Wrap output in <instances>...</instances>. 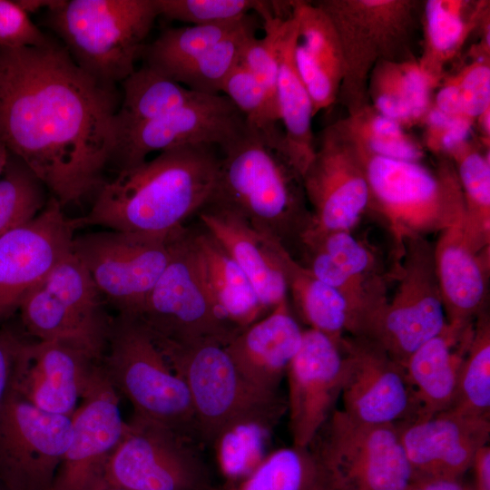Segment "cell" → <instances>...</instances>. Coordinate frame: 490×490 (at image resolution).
Here are the masks:
<instances>
[{
	"instance_id": "obj_1",
	"label": "cell",
	"mask_w": 490,
	"mask_h": 490,
	"mask_svg": "<svg viewBox=\"0 0 490 490\" xmlns=\"http://www.w3.org/2000/svg\"><path fill=\"white\" fill-rule=\"evenodd\" d=\"M118 95L51 38L0 49V141L64 207L104 181L116 142Z\"/></svg>"
},
{
	"instance_id": "obj_2",
	"label": "cell",
	"mask_w": 490,
	"mask_h": 490,
	"mask_svg": "<svg viewBox=\"0 0 490 490\" xmlns=\"http://www.w3.org/2000/svg\"><path fill=\"white\" fill-rule=\"evenodd\" d=\"M219 164L217 147L185 145L119 171L98 188L90 211L77 218L79 228L172 235L211 199Z\"/></svg>"
},
{
	"instance_id": "obj_3",
	"label": "cell",
	"mask_w": 490,
	"mask_h": 490,
	"mask_svg": "<svg viewBox=\"0 0 490 490\" xmlns=\"http://www.w3.org/2000/svg\"><path fill=\"white\" fill-rule=\"evenodd\" d=\"M303 195L301 177L285 157L281 142L247 124L239 139L220 151L209 201L238 213L289 253L292 244L301 246L311 222Z\"/></svg>"
},
{
	"instance_id": "obj_4",
	"label": "cell",
	"mask_w": 490,
	"mask_h": 490,
	"mask_svg": "<svg viewBox=\"0 0 490 490\" xmlns=\"http://www.w3.org/2000/svg\"><path fill=\"white\" fill-rule=\"evenodd\" d=\"M152 338L187 386L201 443L212 445L222 431L240 422L273 428L287 413L286 398L249 382L223 344L209 339L178 344Z\"/></svg>"
},
{
	"instance_id": "obj_5",
	"label": "cell",
	"mask_w": 490,
	"mask_h": 490,
	"mask_svg": "<svg viewBox=\"0 0 490 490\" xmlns=\"http://www.w3.org/2000/svg\"><path fill=\"white\" fill-rule=\"evenodd\" d=\"M158 16L156 0H64L45 24L80 68L115 85L135 70Z\"/></svg>"
},
{
	"instance_id": "obj_6",
	"label": "cell",
	"mask_w": 490,
	"mask_h": 490,
	"mask_svg": "<svg viewBox=\"0 0 490 490\" xmlns=\"http://www.w3.org/2000/svg\"><path fill=\"white\" fill-rule=\"evenodd\" d=\"M102 365L118 394L132 406L134 415L200 442L186 384L136 316L118 313L113 317Z\"/></svg>"
},
{
	"instance_id": "obj_7",
	"label": "cell",
	"mask_w": 490,
	"mask_h": 490,
	"mask_svg": "<svg viewBox=\"0 0 490 490\" xmlns=\"http://www.w3.org/2000/svg\"><path fill=\"white\" fill-rule=\"evenodd\" d=\"M351 143L366 174L368 207L387 221L398 254L407 239L439 232L464 217L465 201L454 167L435 174L420 162L377 156Z\"/></svg>"
},
{
	"instance_id": "obj_8",
	"label": "cell",
	"mask_w": 490,
	"mask_h": 490,
	"mask_svg": "<svg viewBox=\"0 0 490 490\" xmlns=\"http://www.w3.org/2000/svg\"><path fill=\"white\" fill-rule=\"evenodd\" d=\"M323 490H407L413 475L397 426L335 408L309 446Z\"/></svg>"
},
{
	"instance_id": "obj_9",
	"label": "cell",
	"mask_w": 490,
	"mask_h": 490,
	"mask_svg": "<svg viewBox=\"0 0 490 490\" xmlns=\"http://www.w3.org/2000/svg\"><path fill=\"white\" fill-rule=\"evenodd\" d=\"M331 19L342 48L345 72L338 101L348 114L369 104L368 82L380 61L404 55L416 21L409 0H322L316 3Z\"/></svg>"
},
{
	"instance_id": "obj_10",
	"label": "cell",
	"mask_w": 490,
	"mask_h": 490,
	"mask_svg": "<svg viewBox=\"0 0 490 490\" xmlns=\"http://www.w3.org/2000/svg\"><path fill=\"white\" fill-rule=\"evenodd\" d=\"M136 317L154 338L178 344L209 339L225 346L240 331L211 296L191 227L172 240L169 262Z\"/></svg>"
},
{
	"instance_id": "obj_11",
	"label": "cell",
	"mask_w": 490,
	"mask_h": 490,
	"mask_svg": "<svg viewBox=\"0 0 490 490\" xmlns=\"http://www.w3.org/2000/svg\"><path fill=\"white\" fill-rule=\"evenodd\" d=\"M18 311L24 331L35 339L68 343L103 359L113 317L73 250L25 297Z\"/></svg>"
},
{
	"instance_id": "obj_12",
	"label": "cell",
	"mask_w": 490,
	"mask_h": 490,
	"mask_svg": "<svg viewBox=\"0 0 490 490\" xmlns=\"http://www.w3.org/2000/svg\"><path fill=\"white\" fill-rule=\"evenodd\" d=\"M399 259L394 295L356 337L375 343L404 368L409 357L441 333L447 322L433 245L423 236L410 237L404 241Z\"/></svg>"
},
{
	"instance_id": "obj_13",
	"label": "cell",
	"mask_w": 490,
	"mask_h": 490,
	"mask_svg": "<svg viewBox=\"0 0 490 490\" xmlns=\"http://www.w3.org/2000/svg\"><path fill=\"white\" fill-rule=\"evenodd\" d=\"M181 230L169 236L113 230L89 232L74 236L73 252L103 298L118 313L136 316L165 270L172 241Z\"/></svg>"
},
{
	"instance_id": "obj_14",
	"label": "cell",
	"mask_w": 490,
	"mask_h": 490,
	"mask_svg": "<svg viewBox=\"0 0 490 490\" xmlns=\"http://www.w3.org/2000/svg\"><path fill=\"white\" fill-rule=\"evenodd\" d=\"M197 443L136 416L105 472V490H209L210 476Z\"/></svg>"
},
{
	"instance_id": "obj_15",
	"label": "cell",
	"mask_w": 490,
	"mask_h": 490,
	"mask_svg": "<svg viewBox=\"0 0 490 490\" xmlns=\"http://www.w3.org/2000/svg\"><path fill=\"white\" fill-rule=\"evenodd\" d=\"M72 438V417L43 411L11 390L0 408V484L51 490Z\"/></svg>"
},
{
	"instance_id": "obj_16",
	"label": "cell",
	"mask_w": 490,
	"mask_h": 490,
	"mask_svg": "<svg viewBox=\"0 0 490 490\" xmlns=\"http://www.w3.org/2000/svg\"><path fill=\"white\" fill-rule=\"evenodd\" d=\"M246 128L244 116L227 96L200 94L180 109L120 132L110 163L119 172L145 162L152 152L185 145H211L221 151Z\"/></svg>"
},
{
	"instance_id": "obj_17",
	"label": "cell",
	"mask_w": 490,
	"mask_h": 490,
	"mask_svg": "<svg viewBox=\"0 0 490 490\" xmlns=\"http://www.w3.org/2000/svg\"><path fill=\"white\" fill-rule=\"evenodd\" d=\"M319 146L301 177L312 206L304 240L332 231L348 230L369 205L364 168L351 142L336 122L326 127Z\"/></svg>"
},
{
	"instance_id": "obj_18",
	"label": "cell",
	"mask_w": 490,
	"mask_h": 490,
	"mask_svg": "<svg viewBox=\"0 0 490 490\" xmlns=\"http://www.w3.org/2000/svg\"><path fill=\"white\" fill-rule=\"evenodd\" d=\"M77 229V218L51 196L33 220L0 238V324L72 252Z\"/></svg>"
},
{
	"instance_id": "obj_19",
	"label": "cell",
	"mask_w": 490,
	"mask_h": 490,
	"mask_svg": "<svg viewBox=\"0 0 490 490\" xmlns=\"http://www.w3.org/2000/svg\"><path fill=\"white\" fill-rule=\"evenodd\" d=\"M341 395L343 411L366 424H398L418 415V404L405 368L364 338L344 336Z\"/></svg>"
},
{
	"instance_id": "obj_20",
	"label": "cell",
	"mask_w": 490,
	"mask_h": 490,
	"mask_svg": "<svg viewBox=\"0 0 490 490\" xmlns=\"http://www.w3.org/2000/svg\"><path fill=\"white\" fill-rule=\"evenodd\" d=\"M103 373L102 360L84 349L61 341L26 339L12 390L43 411L72 417Z\"/></svg>"
},
{
	"instance_id": "obj_21",
	"label": "cell",
	"mask_w": 490,
	"mask_h": 490,
	"mask_svg": "<svg viewBox=\"0 0 490 490\" xmlns=\"http://www.w3.org/2000/svg\"><path fill=\"white\" fill-rule=\"evenodd\" d=\"M128 428L105 372L72 416V438L51 490H105V472Z\"/></svg>"
},
{
	"instance_id": "obj_22",
	"label": "cell",
	"mask_w": 490,
	"mask_h": 490,
	"mask_svg": "<svg viewBox=\"0 0 490 490\" xmlns=\"http://www.w3.org/2000/svg\"><path fill=\"white\" fill-rule=\"evenodd\" d=\"M343 374L339 344L316 329H304L300 348L285 376L293 446L307 447L331 415L341 395Z\"/></svg>"
},
{
	"instance_id": "obj_23",
	"label": "cell",
	"mask_w": 490,
	"mask_h": 490,
	"mask_svg": "<svg viewBox=\"0 0 490 490\" xmlns=\"http://www.w3.org/2000/svg\"><path fill=\"white\" fill-rule=\"evenodd\" d=\"M396 426L413 478H463L490 437V419L451 409Z\"/></svg>"
},
{
	"instance_id": "obj_24",
	"label": "cell",
	"mask_w": 490,
	"mask_h": 490,
	"mask_svg": "<svg viewBox=\"0 0 490 490\" xmlns=\"http://www.w3.org/2000/svg\"><path fill=\"white\" fill-rule=\"evenodd\" d=\"M465 215L439 231L433 245L446 322L456 328L472 325L485 311L489 269V246L467 230Z\"/></svg>"
},
{
	"instance_id": "obj_25",
	"label": "cell",
	"mask_w": 490,
	"mask_h": 490,
	"mask_svg": "<svg viewBox=\"0 0 490 490\" xmlns=\"http://www.w3.org/2000/svg\"><path fill=\"white\" fill-rule=\"evenodd\" d=\"M303 330L287 299L224 347L249 382L265 391L279 392V384L300 348Z\"/></svg>"
},
{
	"instance_id": "obj_26",
	"label": "cell",
	"mask_w": 490,
	"mask_h": 490,
	"mask_svg": "<svg viewBox=\"0 0 490 490\" xmlns=\"http://www.w3.org/2000/svg\"><path fill=\"white\" fill-rule=\"evenodd\" d=\"M196 216L200 224L246 274L269 312L289 299L272 239L260 233L238 213L211 201Z\"/></svg>"
},
{
	"instance_id": "obj_27",
	"label": "cell",
	"mask_w": 490,
	"mask_h": 490,
	"mask_svg": "<svg viewBox=\"0 0 490 490\" xmlns=\"http://www.w3.org/2000/svg\"><path fill=\"white\" fill-rule=\"evenodd\" d=\"M289 2L298 28L295 64L315 116L338 100L345 72L342 48L331 19L316 3Z\"/></svg>"
},
{
	"instance_id": "obj_28",
	"label": "cell",
	"mask_w": 490,
	"mask_h": 490,
	"mask_svg": "<svg viewBox=\"0 0 490 490\" xmlns=\"http://www.w3.org/2000/svg\"><path fill=\"white\" fill-rule=\"evenodd\" d=\"M474 324L466 328L446 325L406 362L404 368L418 404L416 417L429 416L452 407Z\"/></svg>"
},
{
	"instance_id": "obj_29",
	"label": "cell",
	"mask_w": 490,
	"mask_h": 490,
	"mask_svg": "<svg viewBox=\"0 0 490 490\" xmlns=\"http://www.w3.org/2000/svg\"><path fill=\"white\" fill-rule=\"evenodd\" d=\"M297 38V22L290 11L279 29L277 105L279 122L283 125L286 157L302 177L315 155L316 146L312 132L314 113L311 99L295 64Z\"/></svg>"
},
{
	"instance_id": "obj_30",
	"label": "cell",
	"mask_w": 490,
	"mask_h": 490,
	"mask_svg": "<svg viewBox=\"0 0 490 490\" xmlns=\"http://www.w3.org/2000/svg\"><path fill=\"white\" fill-rule=\"evenodd\" d=\"M191 228L209 291L225 320L241 330L266 316L269 311L238 264L201 224Z\"/></svg>"
},
{
	"instance_id": "obj_31",
	"label": "cell",
	"mask_w": 490,
	"mask_h": 490,
	"mask_svg": "<svg viewBox=\"0 0 490 490\" xmlns=\"http://www.w3.org/2000/svg\"><path fill=\"white\" fill-rule=\"evenodd\" d=\"M282 270L288 295L310 328L339 344L345 333L350 334L354 315L348 301L335 289L318 279L294 258L279 241L272 240Z\"/></svg>"
},
{
	"instance_id": "obj_32",
	"label": "cell",
	"mask_w": 490,
	"mask_h": 490,
	"mask_svg": "<svg viewBox=\"0 0 490 490\" xmlns=\"http://www.w3.org/2000/svg\"><path fill=\"white\" fill-rule=\"evenodd\" d=\"M436 87L413 58L380 61L369 74L368 96L377 113L405 128L423 122Z\"/></svg>"
},
{
	"instance_id": "obj_33",
	"label": "cell",
	"mask_w": 490,
	"mask_h": 490,
	"mask_svg": "<svg viewBox=\"0 0 490 490\" xmlns=\"http://www.w3.org/2000/svg\"><path fill=\"white\" fill-rule=\"evenodd\" d=\"M486 4L470 1L428 0L424 5V50L418 61L438 86L444 68L459 52L477 25Z\"/></svg>"
},
{
	"instance_id": "obj_34",
	"label": "cell",
	"mask_w": 490,
	"mask_h": 490,
	"mask_svg": "<svg viewBox=\"0 0 490 490\" xmlns=\"http://www.w3.org/2000/svg\"><path fill=\"white\" fill-rule=\"evenodd\" d=\"M122 84V102L115 115L116 137L129 128L180 109L202 94L146 65L135 69Z\"/></svg>"
},
{
	"instance_id": "obj_35",
	"label": "cell",
	"mask_w": 490,
	"mask_h": 490,
	"mask_svg": "<svg viewBox=\"0 0 490 490\" xmlns=\"http://www.w3.org/2000/svg\"><path fill=\"white\" fill-rule=\"evenodd\" d=\"M248 15L218 24L165 28L146 44L142 55L144 65L172 80L208 49L237 30Z\"/></svg>"
},
{
	"instance_id": "obj_36",
	"label": "cell",
	"mask_w": 490,
	"mask_h": 490,
	"mask_svg": "<svg viewBox=\"0 0 490 490\" xmlns=\"http://www.w3.org/2000/svg\"><path fill=\"white\" fill-rule=\"evenodd\" d=\"M459 414L490 419V321L485 310L475 319L459 372L452 407Z\"/></svg>"
},
{
	"instance_id": "obj_37",
	"label": "cell",
	"mask_w": 490,
	"mask_h": 490,
	"mask_svg": "<svg viewBox=\"0 0 490 490\" xmlns=\"http://www.w3.org/2000/svg\"><path fill=\"white\" fill-rule=\"evenodd\" d=\"M225 490H323L308 447L291 446L269 453L245 478Z\"/></svg>"
},
{
	"instance_id": "obj_38",
	"label": "cell",
	"mask_w": 490,
	"mask_h": 490,
	"mask_svg": "<svg viewBox=\"0 0 490 490\" xmlns=\"http://www.w3.org/2000/svg\"><path fill=\"white\" fill-rule=\"evenodd\" d=\"M336 122L352 142L375 155L407 162H420L424 156L422 147L404 127L370 103Z\"/></svg>"
},
{
	"instance_id": "obj_39",
	"label": "cell",
	"mask_w": 490,
	"mask_h": 490,
	"mask_svg": "<svg viewBox=\"0 0 490 490\" xmlns=\"http://www.w3.org/2000/svg\"><path fill=\"white\" fill-rule=\"evenodd\" d=\"M258 18L255 13L249 14L237 30L208 49L172 80L198 93L220 94L224 81L239 64L245 43L256 35Z\"/></svg>"
},
{
	"instance_id": "obj_40",
	"label": "cell",
	"mask_w": 490,
	"mask_h": 490,
	"mask_svg": "<svg viewBox=\"0 0 490 490\" xmlns=\"http://www.w3.org/2000/svg\"><path fill=\"white\" fill-rule=\"evenodd\" d=\"M465 201V223L468 231L481 242L490 240V163L469 141L450 153Z\"/></svg>"
},
{
	"instance_id": "obj_41",
	"label": "cell",
	"mask_w": 490,
	"mask_h": 490,
	"mask_svg": "<svg viewBox=\"0 0 490 490\" xmlns=\"http://www.w3.org/2000/svg\"><path fill=\"white\" fill-rule=\"evenodd\" d=\"M46 190L34 172L9 152L0 177V238L33 220L44 208Z\"/></svg>"
},
{
	"instance_id": "obj_42",
	"label": "cell",
	"mask_w": 490,
	"mask_h": 490,
	"mask_svg": "<svg viewBox=\"0 0 490 490\" xmlns=\"http://www.w3.org/2000/svg\"><path fill=\"white\" fill-rule=\"evenodd\" d=\"M272 427L258 422H240L222 431L212 443L220 469L237 483L250 475L266 457Z\"/></svg>"
},
{
	"instance_id": "obj_43",
	"label": "cell",
	"mask_w": 490,
	"mask_h": 490,
	"mask_svg": "<svg viewBox=\"0 0 490 490\" xmlns=\"http://www.w3.org/2000/svg\"><path fill=\"white\" fill-rule=\"evenodd\" d=\"M302 249L313 247L327 254L345 273L372 291L387 297L385 278L375 253L348 230L328 232L308 239Z\"/></svg>"
},
{
	"instance_id": "obj_44",
	"label": "cell",
	"mask_w": 490,
	"mask_h": 490,
	"mask_svg": "<svg viewBox=\"0 0 490 490\" xmlns=\"http://www.w3.org/2000/svg\"><path fill=\"white\" fill-rule=\"evenodd\" d=\"M223 93L244 116L246 123L270 139L283 142V133L278 128L269 103L268 96L253 74L240 63L223 83Z\"/></svg>"
},
{
	"instance_id": "obj_45",
	"label": "cell",
	"mask_w": 490,
	"mask_h": 490,
	"mask_svg": "<svg viewBox=\"0 0 490 490\" xmlns=\"http://www.w3.org/2000/svg\"><path fill=\"white\" fill-rule=\"evenodd\" d=\"M159 16L170 21L211 24L238 20L252 11L260 15L272 1L266 0H156Z\"/></svg>"
},
{
	"instance_id": "obj_46",
	"label": "cell",
	"mask_w": 490,
	"mask_h": 490,
	"mask_svg": "<svg viewBox=\"0 0 490 490\" xmlns=\"http://www.w3.org/2000/svg\"><path fill=\"white\" fill-rule=\"evenodd\" d=\"M50 40L15 1L0 0V49L44 46Z\"/></svg>"
},
{
	"instance_id": "obj_47",
	"label": "cell",
	"mask_w": 490,
	"mask_h": 490,
	"mask_svg": "<svg viewBox=\"0 0 490 490\" xmlns=\"http://www.w3.org/2000/svg\"><path fill=\"white\" fill-rule=\"evenodd\" d=\"M463 104V116L475 122L490 108L489 54L479 55L456 74Z\"/></svg>"
},
{
	"instance_id": "obj_48",
	"label": "cell",
	"mask_w": 490,
	"mask_h": 490,
	"mask_svg": "<svg viewBox=\"0 0 490 490\" xmlns=\"http://www.w3.org/2000/svg\"><path fill=\"white\" fill-rule=\"evenodd\" d=\"M25 340L10 325L0 327V408L12 390L15 365Z\"/></svg>"
},
{
	"instance_id": "obj_49",
	"label": "cell",
	"mask_w": 490,
	"mask_h": 490,
	"mask_svg": "<svg viewBox=\"0 0 490 490\" xmlns=\"http://www.w3.org/2000/svg\"><path fill=\"white\" fill-rule=\"evenodd\" d=\"M434 106L451 117H464L462 97L456 74L442 80Z\"/></svg>"
},
{
	"instance_id": "obj_50",
	"label": "cell",
	"mask_w": 490,
	"mask_h": 490,
	"mask_svg": "<svg viewBox=\"0 0 490 490\" xmlns=\"http://www.w3.org/2000/svg\"><path fill=\"white\" fill-rule=\"evenodd\" d=\"M407 490H474L462 478H413Z\"/></svg>"
},
{
	"instance_id": "obj_51",
	"label": "cell",
	"mask_w": 490,
	"mask_h": 490,
	"mask_svg": "<svg viewBox=\"0 0 490 490\" xmlns=\"http://www.w3.org/2000/svg\"><path fill=\"white\" fill-rule=\"evenodd\" d=\"M471 469L474 471V490H490V447L482 446L476 452Z\"/></svg>"
},
{
	"instance_id": "obj_52",
	"label": "cell",
	"mask_w": 490,
	"mask_h": 490,
	"mask_svg": "<svg viewBox=\"0 0 490 490\" xmlns=\"http://www.w3.org/2000/svg\"><path fill=\"white\" fill-rule=\"evenodd\" d=\"M16 4L26 13H35L41 9L51 11L63 4L64 0H15Z\"/></svg>"
},
{
	"instance_id": "obj_53",
	"label": "cell",
	"mask_w": 490,
	"mask_h": 490,
	"mask_svg": "<svg viewBox=\"0 0 490 490\" xmlns=\"http://www.w3.org/2000/svg\"><path fill=\"white\" fill-rule=\"evenodd\" d=\"M490 108L485 110L476 120L478 121L480 130L484 135V139L489 141L490 136Z\"/></svg>"
},
{
	"instance_id": "obj_54",
	"label": "cell",
	"mask_w": 490,
	"mask_h": 490,
	"mask_svg": "<svg viewBox=\"0 0 490 490\" xmlns=\"http://www.w3.org/2000/svg\"><path fill=\"white\" fill-rule=\"evenodd\" d=\"M9 156V151L6 146L0 141V177L4 172Z\"/></svg>"
},
{
	"instance_id": "obj_55",
	"label": "cell",
	"mask_w": 490,
	"mask_h": 490,
	"mask_svg": "<svg viewBox=\"0 0 490 490\" xmlns=\"http://www.w3.org/2000/svg\"><path fill=\"white\" fill-rule=\"evenodd\" d=\"M0 490H8V489L5 487L2 484H0Z\"/></svg>"
},
{
	"instance_id": "obj_56",
	"label": "cell",
	"mask_w": 490,
	"mask_h": 490,
	"mask_svg": "<svg viewBox=\"0 0 490 490\" xmlns=\"http://www.w3.org/2000/svg\"><path fill=\"white\" fill-rule=\"evenodd\" d=\"M106 490H126V489H121V488H108Z\"/></svg>"
}]
</instances>
